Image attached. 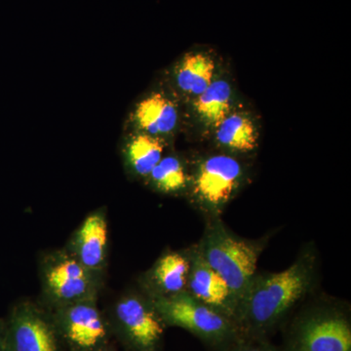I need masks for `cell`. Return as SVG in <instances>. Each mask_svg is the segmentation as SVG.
Wrapping results in <instances>:
<instances>
[{
  "instance_id": "1",
  "label": "cell",
  "mask_w": 351,
  "mask_h": 351,
  "mask_svg": "<svg viewBox=\"0 0 351 351\" xmlns=\"http://www.w3.org/2000/svg\"><path fill=\"white\" fill-rule=\"evenodd\" d=\"M317 269V252L307 246L288 269L256 274L235 319L242 336L262 339L274 331L313 288Z\"/></svg>"
},
{
  "instance_id": "2",
  "label": "cell",
  "mask_w": 351,
  "mask_h": 351,
  "mask_svg": "<svg viewBox=\"0 0 351 351\" xmlns=\"http://www.w3.org/2000/svg\"><path fill=\"white\" fill-rule=\"evenodd\" d=\"M269 239H242L221 218L206 219L197 248L202 258L226 281L237 304V311L257 274L258 261Z\"/></svg>"
},
{
  "instance_id": "3",
  "label": "cell",
  "mask_w": 351,
  "mask_h": 351,
  "mask_svg": "<svg viewBox=\"0 0 351 351\" xmlns=\"http://www.w3.org/2000/svg\"><path fill=\"white\" fill-rule=\"evenodd\" d=\"M189 166V202L205 219L221 218L247 180L237 156L225 152L198 157Z\"/></svg>"
},
{
  "instance_id": "4",
  "label": "cell",
  "mask_w": 351,
  "mask_h": 351,
  "mask_svg": "<svg viewBox=\"0 0 351 351\" xmlns=\"http://www.w3.org/2000/svg\"><path fill=\"white\" fill-rule=\"evenodd\" d=\"M165 326L179 327L217 350L241 338L237 323L189 294L151 299Z\"/></svg>"
},
{
  "instance_id": "5",
  "label": "cell",
  "mask_w": 351,
  "mask_h": 351,
  "mask_svg": "<svg viewBox=\"0 0 351 351\" xmlns=\"http://www.w3.org/2000/svg\"><path fill=\"white\" fill-rule=\"evenodd\" d=\"M285 351H351L348 315L330 306L309 309L295 319Z\"/></svg>"
},
{
  "instance_id": "6",
  "label": "cell",
  "mask_w": 351,
  "mask_h": 351,
  "mask_svg": "<svg viewBox=\"0 0 351 351\" xmlns=\"http://www.w3.org/2000/svg\"><path fill=\"white\" fill-rule=\"evenodd\" d=\"M43 287L57 307L95 299L98 279L69 252H58L48 257L43 267Z\"/></svg>"
},
{
  "instance_id": "7",
  "label": "cell",
  "mask_w": 351,
  "mask_h": 351,
  "mask_svg": "<svg viewBox=\"0 0 351 351\" xmlns=\"http://www.w3.org/2000/svg\"><path fill=\"white\" fill-rule=\"evenodd\" d=\"M115 326L126 345L134 351H158L164 324L147 295H124L114 307Z\"/></svg>"
},
{
  "instance_id": "8",
  "label": "cell",
  "mask_w": 351,
  "mask_h": 351,
  "mask_svg": "<svg viewBox=\"0 0 351 351\" xmlns=\"http://www.w3.org/2000/svg\"><path fill=\"white\" fill-rule=\"evenodd\" d=\"M52 322L58 336L73 351L93 350L107 343L108 326L97 306L96 299L57 307Z\"/></svg>"
},
{
  "instance_id": "9",
  "label": "cell",
  "mask_w": 351,
  "mask_h": 351,
  "mask_svg": "<svg viewBox=\"0 0 351 351\" xmlns=\"http://www.w3.org/2000/svg\"><path fill=\"white\" fill-rule=\"evenodd\" d=\"M4 350L59 351L54 324L38 307L17 304L4 321Z\"/></svg>"
},
{
  "instance_id": "10",
  "label": "cell",
  "mask_w": 351,
  "mask_h": 351,
  "mask_svg": "<svg viewBox=\"0 0 351 351\" xmlns=\"http://www.w3.org/2000/svg\"><path fill=\"white\" fill-rule=\"evenodd\" d=\"M234 90L230 82L218 76L204 93L186 103V120L201 138H211L217 127L234 108Z\"/></svg>"
},
{
  "instance_id": "11",
  "label": "cell",
  "mask_w": 351,
  "mask_h": 351,
  "mask_svg": "<svg viewBox=\"0 0 351 351\" xmlns=\"http://www.w3.org/2000/svg\"><path fill=\"white\" fill-rule=\"evenodd\" d=\"M188 251L191 267L186 292L235 322L237 304L228 284L202 258L197 245Z\"/></svg>"
},
{
  "instance_id": "12",
  "label": "cell",
  "mask_w": 351,
  "mask_h": 351,
  "mask_svg": "<svg viewBox=\"0 0 351 351\" xmlns=\"http://www.w3.org/2000/svg\"><path fill=\"white\" fill-rule=\"evenodd\" d=\"M181 117L179 101L174 94L154 91L136 105L131 114L132 128L167 141L177 130Z\"/></svg>"
},
{
  "instance_id": "13",
  "label": "cell",
  "mask_w": 351,
  "mask_h": 351,
  "mask_svg": "<svg viewBox=\"0 0 351 351\" xmlns=\"http://www.w3.org/2000/svg\"><path fill=\"white\" fill-rule=\"evenodd\" d=\"M218 76V64L213 54L203 49L189 51L173 69L176 98L189 103L204 93Z\"/></svg>"
},
{
  "instance_id": "14",
  "label": "cell",
  "mask_w": 351,
  "mask_h": 351,
  "mask_svg": "<svg viewBox=\"0 0 351 351\" xmlns=\"http://www.w3.org/2000/svg\"><path fill=\"white\" fill-rule=\"evenodd\" d=\"M191 267L188 249L163 254L145 274L143 285L149 299L167 298L186 292Z\"/></svg>"
},
{
  "instance_id": "15",
  "label": "cell",
  "mask_w": 351,
  "mask_h": 351,
  "mask_svg": "<svg viewBox=\"0 0 351 351\" xmlns=\"http://www.w3.org/2000/svg\"><path fill=\"white\" fill-rule=\"evenodd\" d=\"M108 228L104 212H94L83 221L73 240V255L86 269L99 274L107 260Z\"/></svg>"
},
{
  "instance_id": "16",
  "label": "cell",
  "mask_w": 351,
  "mask_h": 351,
  "mask_svg": "<svg viewBox=\"0 0 351 351\" xmlns=\"http://www.w3.org/2000/svg\"><path fill=\"white\" fill-rule=\"evenodd\" d=\"M215 144L221 152L230 156H244L257 149L258 131L250 114L235 108L212 135Z\"/></svg>"
},
{
  "instance_id": "17",
  "label": "cell",
  "mask_w": 351,
  "mask_h": 351,
  "mask_svg": "<svg viewBox=\"0 0 351 351\" xmlns=\"http://www.w3.org/2000/svg\"><path fill=\"white\" fill-rule=\"evenodd\" d=\"M165 147L162 138L132 131L124 145L127 167L137 177L147 179L164 156Z\"/></svg>"
},
{
  "instance_id": "18",
  "label": "cell",
  "mask_w": 351,
  "mask_h": 351,
  "mask_svg": "<svg viewBox=\"0 0 351 351\" xmlns=\"http://www.w3.org/2000/svg\"><path fill=\"white\" fill-rule=\"evenodd\" d=\"M145 180L164 195H186L189 186V163L176 154L164 156Z\"/></svg>"
},
{
  "instance_id": "19",
  "label": "cell",
  "mask_w": 351,
  "mask_h": 351,
  "mask_svg": "<svg viewBox=\"0 0 351 351\" xmlns=\"http://www.w3.org/2000/svg\"><path fill=\"white\" fill-rule=\"evenodd\" d=\"M221 351H285L272 345L267 339L241 337L237 341Z\"/></svg>"
},
{
  "instance_id": "20",
  "label": "cell",
  "mask_w": 351,
  "mask_h": 351,
  "mask_svg": "<svg viewBox=\"0 0 351 351\" xmlns=\"http://www.w3.org/2000/svg\"><path fill=\"white\" fill-rule=\"evenodd\" d=\"M0 351L4 350V322L0 321Z\"/></svg>"
},
{
  "instance_id": "21",
  "label": "cell",
  "mask_w": 351,
  "mask_h": 351,
  "mask_svg": "<svg viewBox=\"0 0 351 351\" xmlns=\"http://www.w3.org/2000/svg\"><path fill=\"white\" fill-rule=\"evenodd\" d=\"M88 351H112L108 350V348H106L105 346H101V348H96V350H88Z\"/></svg>"
}]
</instances>
